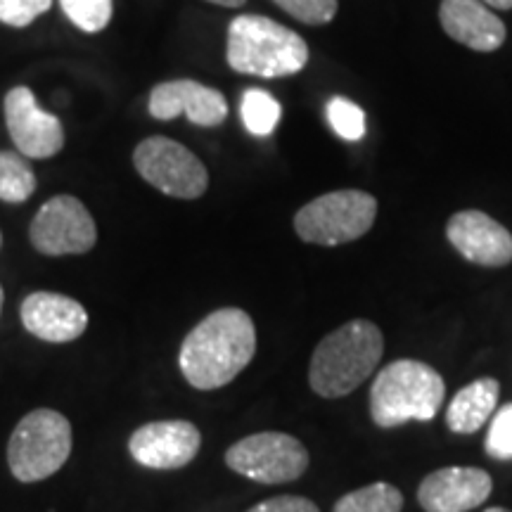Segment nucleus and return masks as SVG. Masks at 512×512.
Segmentation results:
<instances>
[{
	"label": "nucleus",
	"mask_w": 512,
	"mask_h": 512,
	"mask_svg": "<svg viewBox=\"0 0 512 512\" xmlns=\"http://www.w3.org/2000/svg\"><path fill=\"white\" fill-rule=\"evenodd\" d=\"M209 3L221 5V8H242V5H245L247 0H209Z\"/></svg>",
	"instance_id": "nucleus-28"
},
{
	"label": "nucleus",
	"mask_w": 512,
	"mask_h": 512,
	"mask_svg": "<svg viewBox=\"0 0 512 512\" xmlns=\"http://www.w3.org/2000/svg\"><path fill=\"white\" fill-rule=\"evenodd\" d=\"M147 107L159 121L188 117L190 124L202 128L221 126L228 119V102L223 93L192 79L159 83L152 88Z\"/></svg>",
	"instance_id": "nucleus-12"
},
{
	"label": "nucleus",
	"mask_w": 512,
	"mask_h": 512,
	"mask_svg": "<svg viewBox=\"0 0 512 512\" xmlns=\"http://www.w3.org/2000/svg\"><path fill=\"white\" fill-rule=\"evenodd\" d=\"M200 446L202 434L188 420L147 422L128 439L131 458L150 470H181L195 460Z\"/></svg>",
	"instance_id": "nucleus-11"
},
{
	"label": "nucleus",
	"mask_w": 512,
	"mask_h": 512,
	"mask_svg": "<svg viewBox=\"0 0 512 512\" xmlns=\"http://www.w3.org/2000/svg\"><path fill=\"white\" fill-rule=\"evenodd\" d=\"M226 465L259 484H287L309 467V451L285 432H259L235 441L226 451Z\"/></svg>",
	"instance_id": "nucleus-8"
},
{
	"label": "nucleus",
	"mask_w": 512,
	"mask_h": 512,
	"mask_svg": "<svg viewBox=\"0 0 512 512\" xmlns=\"http://www.w3.org/2000/svg\"><path fill=\"white\" fill-rule=\"evenodd\" d=\"M401 508V491L387 482H375L339 498L332 512H401Z\"/></svg>",
	"instance_id": "nucleus-20"
},
{
	"label": "nucleus",
	"mask_w": 512,
	"mask_h": 512,
	"mask_svg": "<svg viewBox=\"0 0 512 512\" xmlns=\"http://www.w3.org/2000/svg\"><path fill=\"white\" fill-rule=\"evenodd\" d=\"M5 124L19 155L29 159H50L64 147L62 121L36 102L27 86H17L5 95Z\"/></svg>",
	"instance_id": "nucleus-10"
},
{
	"label": "nucleus",
	"mask_w": 512,
	"mask_h": 512,
	"mask_svg": "<svg viewBox=\"0 0 512 512\" xmlns=\"http://www.w3.org/2000/svg\"><path fill=\"white\" fill-rule=\"evenodd\" d=\"M50 5L53 0H0V22L24 29L36 22V17H41L43 12H48Z\"/></svg>",
	"instance_id": "nucleus-25"
},
{
	"label": "nucleus",
	"mask_w": 512,
	"mask_h": 512,
	"mask_svg": "<svg viewBox=\"0 0 512 512\" xmlns=\"http://www.w3.org/2000/svg\"><path fill=\"white\" fill-rule=\"evenodd\" d=\"M486 512H510V510H505V508H489Z\"/></svg>",
	"instance_id": "nucleus-30"
},
{
	"label": "nucleus",
	"mask_w": 512,
	"mask_h": 512,
	"mask_svg": "<svg viewBox=\"0 0 512 512\" xmlns=\"http://www.w3.org/2000/svg\"><path fill=\"white\" fill-rule=\"evenodd\" d=\"M498 382L494 377H482L465 384L460 392L453 396L446 411L448 430L456 434H475L486 425L496 411L498 403Z\"/></svg>",
	"instance_id": "nucleus-17"
},
{
	"label": "nucleus",
	"mask_w": 512,
	"mask_h": 512,
	"mask_svg": "<svg viewBox=\"0 0 512 512\" xmlns=\"http://www.w3.org/2000/svg\"><path fill=\"white\" fill-rule=\"evenodd\" d=\"M29 335L50 344H67L79 339L88 328V311L81 302L57 292L29 294L19 309Z\"/></svg>",
	"instance_id": "nucleus-15"
},
{
	"label": "nucleus",
	"mask_w": 512,
	"mask_h": 512,
	"mask_svg": "<svg viewBox=\"0 0 512 512\" xmlns=\"http://www.w3.org/2000/svg\"><path fill=\"white\" fill-rule=\"evenodd\" d=\"M0 245H3V235H0Z\"/></svg>",
	"instance_id": "nucleus-31"
},
{
	"label": "nucleus",
	"mask_w": 512,
	"mask_h": 512,
	"mask_svg": "<svg viewBox=\"0 0 512 512\" xmlns=\"http://www.w3.org/2000/svg\"><path fill=\"white\" fill-rule=\"evenodd\" d=\"M3 302H5V292H3V285H0V313H3Z\"/></svg>",
	"instance_id": "nucleus-29"
},
{
	"label": "nucleus",
	"mask_w": 512,
	"mask_h": 512,
	"mask_svg": "<svg viewBox=\"0 0 512 512\" xmlns=\"http://www.w3.org/2000/svg\"><path fill=\"white\" fill-rule=\"evenodd\" d=\"M494 491V482L479 467H441L422 479L418 501L425 512H470Z\"/></svg>",
	"instance_id": "nucleus-14"
},
{
	"label": "nucleus",
	"mask_w": 512,
	"mask_h": 512,
	"mask_svg": "<svg viewBox=\"0 0 512 512\" xmlns=\"http://www.w3.org/2000/svg\"><path fill=\"white\" fill-rule=\"evenodd\" d=\"M482 3H486L494 10H512V0H482Z\"/></svg>",
	"instance_id": "nucleus-27"
},
{
	"label": "nucleus",
	"mask_w": 512,
	"mask_h": 512,
	"mask_svg": "<svg viewBox=\"0 0 512 512\" xmlns=\"http://www.w3.org/2000/svg\"><path fill=\"white\" fill-rule=\"evenodd\" d=\"M72 441V425L62 413L36 408L24 415L8 441L12 477L24 484L53 477L72 456Z\"/></svg>",
	"instance_id": "nucleus-5"
},
{
	"label": "nucleus",
	"mask_w": 512,
	"mask_h": 512,
	"mask_svg": "<svg viewBox=\"0 0 512 512\" xmlns=\"http://www.w3.org/2000/svg\"><path fill=\"white\" fill-rule=\"evenodd\" d=\"M446 384L437 370L413 358L389 363L370 387V418L392 430L403 422H430L439 413Z\"/></svg>",
	"instance_id": "nucleus-4"
},
{
	"label": "nucleus",
	"mask_w": 512,
	"mask_h": 512,
	"mask_svg": "<svg viewBox=\"0 0 512 512\" xmlns=\"http://www.w3.org/2000/svg\"><path fill=\"white\" fill-rule=\"evenodd\" d=\"M36 192V174L19 152H0V200L27 202Z\"/></svg>",
	"instance_id": "nucleus-19"
},
{
	"label": "nucleus",
	"mask_w": 512,
	"mask_h": 512,
	"mask_svg": "<svg viewBox=\"0 0 512 512\" xmlns=\"http://www.w3.org/2000/svg\"><path fill=\"white\" fill-rule=\"evenodd\" d=\"M439 19L453 41L477 53H494L508 38L501 17L482 0H441Z\"/></svg>",
	"instance_id": "nucleus-16"
},
{
	"label": "nucleus",
	"mask_w": 512,
	"mask_h": 512,
	"mask_svg": "<svg viewBox=\"0 0 512 512\" xmlns=\"http://www.w3.org/2000/svg\"><path fill=\"white\" fill-rule=\"evenodd\" d=\"M384 337L370 320H349L318 342L311 356L309 384L323 399H342L380 366Z\"/></svg>",
	"instance_id": "nucleus-2"
},
{
	"label": "nucleus",
	"mask_w": 512,
	"mask_h": 512,
	"mask_svg": "<svg viewBox=\"0 0 512 512\" xmlns=\"http://www.w3.org/2000/svg\"><path fill=\"white\" fill-rule=\"evenodd\" d=\"M240 117L252 136H271L275 126L280 124V117H283V107L268 91L249 88V91L242 93Z\"/></svg>",
	"instance_id": "nucleus-18"
},
{
	"label": "nucleus",
	"mask_w": 512,
	"mask_h": 512,
	"mask_svg": "<svg viewBox=\"0 0 512 512\" xmlns=\"http://www.w3.org/2000/svg\"><path fill=\"white\" fill-rule=\"evenodd\" d=\"M29 240L36 252L46 256L86 254L98 242V228L81 200L74 195H55L36 211Z\"/></svg>",
	"instance_id": "nucleus-9"
},
{
	"label": "nucleus",
	"mask_w": 512,
	"mask_h": 512,
	"mask_svg": "<svg viewBox=\"0 0 512 512\" xmlns=\"http://www.w3.org/2000/svg\"><path fill=\"white\" fill-rule=\"evenodd\" d=\"M226 60L238 74L278 79L309 64V46L297 31L264 15H240L228 27Z\"/></svg>",
	"instance_id": "nucleus-3"
},
{
	"label": "nucleus",
	"mask_w": 512,
	"mask_h": 512,
	"mask_svg": "<svg viewBox=\"0 0 512 512\" xmlns=\"http://www.w3.org/2000/svg\"><path fill=\"white\" fill-rule=\"evenodd\" d=\"M484 448L491 458L512 460V403H505L494 413Z\"/></svg>",
	"instance_id": "nucleus-23"
},
{
	"label": "nucleus",
	"mask_w": 512,
	"mask_h": 512,
	"mask_svg": "<svg viewBox=\"0 0 512 512\" xmlns=\"http://www.w3.org/2000/svg\"><path fill=\"white\" fill-rule=\"evenodd\" d=\"M377 200L363 190H335L316 197L294 216V230L309 245L337 247L373 228Z\"/></svg>",
	"instance_id": "nucleus-6"
},
{
	"label": "nucleus",
	"mask_w": 512,
	"mask_h": 512,
	"mask_svg": "<svg viewBox=\"0 0 512 512\" xmlns=\"http://www.w3.org/2000/svg\"><path fill=\"white\" fill-rule=\"evenodd\" d=\"M133 164L145 183L176 200H197L209 188L202 159L166 136L145 138L133 152Z\"/></svg>",
	"instance_id": "nucleus-7"
},
{
	"label": "nucleus",
	"mask_w": 512,
	"mask_h": 512,
	"mask_svg": "<svg viewBox=\"0 0 512 512\" xmlns=\"http://www.w3.org/2000/svg\"><path fill=\"white\" fill-rule=\"evenodd\" d=\"M256 354V328L247 311L219 309L200 320L183 339L178 366L190 387L200 392L226 387Z\"/></svg>",
	"instance_id": "nucleus-1"
},
{
	"label": "nucleus",
	"mask_w": 512,
	"mask_h": 512,
	"mask_svg": "<svg viewBox=\"0 0 512 512\" xmlns=\"http://www.w3.org/2000/svg\"><path fill=\"white\" fill-rule=\"evenodd\" d=\"M247 512H320L318 505L302 496H275L264 503H256Z\"/></svg>",
	"instance_id": "nucleus-26"
},
{
	"label": "nucleus",
	"mask_w": 512,
	"mask_h": 512,
	"mask_svg": "<svg viewBox=\"0 0 512 512\" xmlns=\"http://www.w3.org/2000/svg\"><path fill=\"white\" fill-rule=\"evenodd\" d=\"M60 5L69 22L86 34L105 29L114 12L112 0H60Z\"/></svg>",
	"instance_id": "nucleus-22"
},
{
	"label": "nucleus",
	"mask_w": 512,
	"mask_h": 512,
	"mask_svg": "<svg viewBox=\"0 0 512 512\" xmlns=\"http://www.w3.org/2000/svg\"><path fill=\"white\" fill-rule=\"evenodd\" d=\"M325 117H328L332 131L349 143H356L366 136V112L342 95L330 98L328 107H325Z\"/></svg>",
	"instance_id": "nucleus-21"
},
{
	"label": "nucleus",
	"mask_w": 512,
	"mask_h": 512,
	"mask_svg": "<svg viewBox=\"0 0 512 512\" xmlns=\"http://www.w3.org/2000/svg\"><path fill=\"white\" fill-rule=\"evenodd\" d=\"M273 3L309 27L328 24L337 15V0H273Z\"/></svg>",
	"instance_id": "nucleus-24"
},
{
	"label": "nucleus",
	"mask_w": 512,
	"mask_h": 512,
	"mask_svg": "<svg viewBox=\"0 0 512 512\" xmlns=\"http://www.w3.org/2000/svg\"><path fill=\"white\" fill-rule=\"evenodd\" d=\"M446 238L470 264L501 268L512 261V233L479 209H465L448 219Z\"/></svg>",
	"instance_id": "nucleus-13"
}]
</instances>
